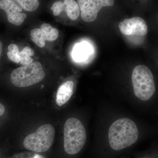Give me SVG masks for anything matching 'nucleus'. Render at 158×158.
Segmentation results:
<instances>
[{"label": "nucleus", "instance_id": "1a4fd4ad", "mask_svg": "<svg viewBox=\"0 0 158 158\" xmlns=\"http://www.w3.org/2000/svg\"><path fill=\"white\" fill-rule=\"evenodd\" d=\"M74 83L67 81L59 86L56 93V103L59 106L65 104L72 96L73 92Z\"/></svg>", "mask_w": 158, "mask_h": 158}, {"label": "nucleus", "instance_id": "6ab92c4d", "mask_svg": "<svg viewBox=\"0 0 158 158\" xmlns=\"http://www.w3.org/2000/svg\"><path fill=\"white\" fill-rule=\"evenodd\" d=\"M8 49L9 52H19L18 47L14 44H10L8 47Z\"/></svg>", "mask_w": 158, "mask_h": 158}, {"label": "nucleus", "instance_id": "9b49d317", "mask_svg": "<svg viewBox=\"0 0 158 158\" xmlns=\"http://www.w3.org/2000/svg\"><path fill=\"white\" fill-rule=\"evenodd\" d=\"M63 2L65 11L69 17L73 20L77 19L81 12L78 3L73 0H65Z\"/></svg>", "mask_w": 158, "mask_h": 158}, {"label": "nucleus", "instance_id": "ddd939ff", "mask_svg": "<svg viewBox=\"0 0 158 158\" xmlns=\"http://www.w3.org/2000/svg\"><path fill=\"white\" fill-rule=\"evenodd\" d=\"M31 35L32 41L39 47L42 48L45 46L46 39L40 29H33L31 31Z\"/></svg>", "mask_w": 158, "mask_h": 158}, {"label": "nucleus", "instance_id": "20e7f679", "mask_svg": "<svg viewBox=\"0 0 158 158\" xmlns=\"http://www.w3.org/2000/svg\"><path fill=\"white\" fill-rule=\"evenodd\" d=\"M45 76L41 63L34 62L15 69L11 73L10 79L14 86L25 88L39 83Z\"/></svg>", "mask_w": 158, "mask_h": 158}, {"label": "nucleus", "instance_id": "7ed1b4c3", "mask_svg": "<svg viewBox=\"0 0 158 158\" xmlns=\"http://www.w3.org/2000/svg\"><path fill=\"white\" fill-rule=\"evenodd\" d=\"M132 82L134 94L143 101L150 99L156 91V86L151 71L144 65H137L133 71Z\"/></svg>", "mask_w": 158, "mask_h": 158}, {"label": "nucleus", "instance_id": "aec40b11", "mask_svg": "<svg viewBox=\"0 0 158 158\" xmlns=\"http://www.w3.org/2000/svg\"><path fill=\"white\" fill-rule=\"evenodd\" d=\"M138 158H157L156 156L154 154L144 155L138 157Z\"/></svg>", "mask_w": 158, "mask_h": 158}, {"label": "nucleus", "instance_id": "6e6552de", "mask_svg": "<svg viewBox=\"0 0 158 158\" xmlns=\"http://www.w3.org/2000/svg\"><path fill=\"white\" fill-rule=\"evenodd\" d=\"M0 9L6 11L9 22L15 25L22 24L27 16L22 13L23 9L16 1L1 0Z\"/></svg>", "mask_w": 158, "mask_h": 158}, {"label": "nucleus", "instance_id": "0eeeda50", "mask_svg": "<svg viewBox=\"0 0 158 158\" xmlns=\"http://www.w3.org/2000/svg\"><path fill=\"white\" fill-rule=\"evenodd\" d=\"M118 27L120 32L125 35L143 36L148 32V27L144 19L138 17L125 19L119 23Z\"/></svg>", "mask_w": 158, "mask_h": 158}, {"label": "nucleus", "instance_id": "39448f33", "mask_svg": "<svg viewBox=\"0 0 158 158\" xmlns=\"http://www.w3.org/2000/svg\"><path fill=\"white\" fill-rule=\"evenodd\" d=\"M55 136V128L52 125H43L36 132L26 137L23 145L27 149L32 151L45 152L52 145Z\"/></svg>", "mask_w": 158, "mask_h": 158}, {"label": "nucleus", "instance_id": "f3484780", "mask_svg": "<svg viewBox=\"0 0 158 158\" xmlns=\"http://www.w3.org/2000/svg\"><path fill=\"white\" fill-rule=\"evenodd\" d=\"M7 56L8 58L12 62L16 63H19L20 52H13L9 51L7 53Z\"/></svg>", "mask_w": 158, "mask_h": 158}, {"label": "nucleus", "instance_id": "f257e3e1", "mask_svg": "<svg viewBox=\"0 0 158 158\" xmlns=\"http://www.w3.org/2000/svg\"><path fill=\"white\" fill-rule=\"evenodd\" d=\"M139 137L135 123L131 118L123 117L113 122L108 133L110 150L105 158H110L135 144Z\"/></svg>", "mask_w": 158, "mask_h": 158}, {"label": "nucleus", "instance_id": "412c9836", "mask_svg": "<svg viewBox=\"0 0 158 158\" xmlns=\"http://www.w3.org/2000/svg\"><path fill=\"white\" fill-rule=\"evenodd\" d=\"M5 111H6V108H5V106L0 103V116L4 115L5 113Z\"/></svg>", "mask_w": 158, "mask_h": 158}, {"label": "nucleus", "instance_id": "2eb2a0df", "mask_svg": "<svg viewBox=\"0 0 158 158\" xmlns=\"http://www.w3.org/2000/svg\"><path fill=\"white\" fill-rule=\"evenodd\" d=\"M51 10L53 11V13L55 16H58L61 14L62 11L65 10L64 2L62 1H57L55 2L51 7Z\"/></svg>", "mask_w": 158, "mask_h": 158}, {"label": "nucleus", "instance_id": "dca6fc26", "mask_svg": "<svg viewBox=\"0 0 158 158\" xmlns=\"http://www.w3.org/2000/svg\"><path fill=\"white\" fill-rule=\"evenodd\" d=\"M19 60L21 64L23 65H29L33 62V59L26 54L22 53L20 52Z\"/></svg>", "mask_w": 158, "mask_h": 158}, {"label": "nucleus", "instance_id": "4468645a", "mask_svg": "<svg viewBox=\"0 0 158 158\" xmlns=\"http://www.w3.org/2000/svg\"><path fill=\"white\" fill-rule=\"evenodd\" d=\"M16 1L23 9L28 11H35L39 6V2L37 0H18Z\"/></svg>", "mask_w": 158, "mask_h": 158}, {"label": "nucleus", "instance_id": "4be33fe9", "mask_svg": "<svg viewBox=\"0 0 158 158\" xmlns=\"http://www.w3.org/2000/svg\"><path fill=\"white\" fill-rule=\"evenodd\" d=\"M3 51V44L2 41H0V59Z\"/></svg>", "mask_w": 158, "mask_h": 158}, {"label": "nucleus", "instance_id": "a211bd4d", "mask_svg": "<svg viewBox=\"0 0 158 158\" xmlns=\"http://www.w3.org/2000/svg\"><path fill=\"white\" fill-rule=\"evenodd\" d=\"M22 53L26 54V55H28L30 57L33 56L34 55V52L33 49L29 47H26L23 48L21 52H20Z\"/></svg>", "mask_w": 158, "mask_h": 158}, {"label": "nucleus", "instance_id": "423d86ee", "mask_svg": "<svg viewBox=\"0 0 158 158\" xmlns=\"http://www.w3.org/2000/svg\"><path fill=\"white\" fill-rule=\"evenodd\" d=\"M77 2L82 19L88 23L96 19L102 7L113 6L114 3L112 0H79Z\"/></svg>", "mask_w": 158, "mask_h": 158}, {"label": "nucleus", "instance_id": "f8f14e48", "mask_svg": "<svg viewBox=\"0 0 158 158\" xmlns=\"http://www.w3.org/2000/svg\"><path fill=\"white\" fill-rule=\"evenodd\" d=\"M40 30L42 31L46 40L48 41H52L56 40L59 36V31L57 29L52 27L49 24H42L40 27Z\"/></svg>", "mask_w": 158, "mask_h": 158}, {"label": "nucleus", "instance_id": "f03ea898", "mask_svg": "<svg viewBox=\"0 0 158 158\" xmlns=\"http://www.w3.org/2000/svg\"><path fill=\"white\" fill-rule=\"evenodd\" d=\"M63 140L64 151L69 155H76L82 150L87 140V133L81 120L74 117L66 120L64 124Z\"/></svg>", "mask_w": 158, "mask_h": 158}, {"label": "nucleus", "instance_id": "9d476101", "mask_svg": "<svg viewBox=\"0 0 158 158\" xmlns=\"http://www.w3.org/2000/svg\"><path fill=\"white\" fill-rule=\"evenodd\" d=\"M90 47L87 43L77 44L74 48L73 57L75 61L78 62L84 61L89 56Z\"/></svg>", "mask_w": 158, "mask_h": 158}, {"label": "nucleus", "instance_id": "5701e85b", "mask_svg": "<svg viewBox=\"0 0 158 158\" xmlns=\"http://www.w3.org/2000/svg\"><path fill=\"white\" fill-rule=\"evenodd\" d=\"M33 158H44L42 156L40 155L39 154H36L34 156Z\"/></svg>", "mask_w": 158, "mask_h": 158}]
</instances>
